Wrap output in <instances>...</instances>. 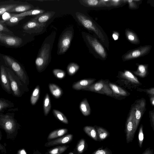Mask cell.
Returning a JSON list of instances; mask_svg holds the SVG:
<instances>
[{"instance_id": "obj_54", "label": "cell", "mask_w": 154, "mask_h": 154, "mask_svg": "<svg viewBox=\"0 0 154 154\" xmlns=\"http://www.w3.org/2000/svg\"><path fill=\"white\" fill-rule=\"evenodd\" d=\"M74 154V153H73L72 152H70L69 154Z\"/></svg>"}, {"instance_id": "obj_13", "label": "cell", "mask_w": 154, "mask_h": 154, "mask_svg": "<svg viewBox=\"0 0 154 154\" xmlns=\"http://www.w3.org/2000/svg\"><path fill=\"white\" fill-rule=\"evenodd\" d=\"M46 23L40 24L30 20L23 26V31L29 34L39 35L45 32L46 28Z\"/></svg>"}, {"instance_id": "obj_28", "label": "cell", "mask_w": 154, "mask_h": 154, "mask_svg": "<svg viewBox=\"0 0 154 154\" xmlns=\"http://www.w3.org/2000/svg\"><path fill=\"white\" fill-rule=\"evenodd\" d=\"M94 126L97 131L99 140H103L109 136V133L105 128L97 125Z\"/></svg>"}, {"instance_id": "obj_15", "label": "cell", "mask_w": 154, "mask_h": 154, "mask_svg": "<svg viewBox=\"0 0 154 154\" xmlns=\"http://www.w3.org/2000/svg\"><path fill=\"white\" fill-rule=\"evenodd\" d=\"M0 84L6 92L9 94H12L5 66L3 64L0 65Z\"/></svg>"}, {"instance_id": "obj_47", "label": "cell", "mask_w": 154, "mask_h": 154, "mask_svg": "<svg viewBox=\"0 0 154 154\" xmlns=\"http://www.w3.org/2000/svg\"><path fill=\"white\" fill-rule=\"evenodd\" d=\"M11 17L12 14H10L8 12L5 13L2 15V19L3 20L1 21L2 22L6 21L8 20Z\"/></svg>"}, {"instance_id": "obj_52", "label": "cell", "mask_w": 154, "mask_h": 154, "mask_svg": "<svg viewBox=\"0 0 154 154\" xmlns=\"http://www.w3.org/2000/svg\"><path fill=\"white\" fill-rule=\"evenodd\" d=\"M33 154H42L38 150H34Z\"/></svg>"}, {"instance_id": "obj_20", "label": "cell", "mask_w": 154, "mask_h": 154, "mask_svg": "<svg viewBox=\"0 0 154 154\" xmlns=\"http://www.w3.org/2000/svg\"><path fill=\"white\" fill-rule=\"evenodd\" d=\"M125 35L127 40L134 44H138L140 41L137 34L132 30L127 29L125 30Z\"/></svg>"}, {"instance_id": "obj_6", "label": "cell", "mask_w": 154, "mask_h": 154, "mask_svg": "<svg viewBox=\"0 0 154 154\" xmlns=\"http://www.w3.org/2000/svg\"><path fill=\"white\" fill-rule=\"evenodd\" d=\"M5 68L9 80L10 87L12 94L17 97H21L25 91V85L9 68L5 66Z\"/></svg>"}, {"instance_id": "obj_29", "label": "cell", "mask_w": 154, "mask_h": 154, "mask_svg": "<svg viewBox=\"0 0 154 154\" xmlns=\"http://www.w3.org/2000/svg\"><path fill=\"white\" fill-rule=\"evenodd\" d=\"M49 88L51 94L55 98H58L62 96L63 91L57 85L50 83L49 85Z\"/></svg>"}, {"instance_id": "obj_18", "label": "cell", "mask_w": 154, "mask_h": 154, "mask_svg": "<svg viewBox=\"0 0 154 154\" xmlns=\"http://www.w3.org/2000/svg\"><path fill=\"white\" fill-rule=\"evenodd\" d=\"M54 11H48L36 15L30 19L40 24L46 23L54 15Z\"/></svg>"}, {"instance_id": "obj_46", "label": "cell", "mask_w": 154, "mask_h": 154, "mask_svg": "<svg viewBox=\"0 0 154 154\" xmlns=\"http://www.w3.org/2000/svg\"><path fill=\"white\" fill-rule=\"evenodd\" d=\"M123 2V0H111L109 2L110 6H117L121 5Z\"/></svg>"}, {"instance_id": "obj_25", "label": "cell", "mask_w": 154, "mask_h": 154, "mask_svg": "<svg viewBox=\"0 0 154 154\" xmlns=\"http://www.w3.org/2000/svg\"><path fill=\"white\" fill-rule=\"evenodd\" d=\"M68 131L66 128H61L53 131L49 134L47 139L49 140L60 137L67 133Z\"/></svg>"}, {"instance_id": "obj_43", "label": "cell", "mask_w": 154, "mask_h": 154, "mask_svg": "<svg viewBox=\"0 0 154 154\" xmlns=\"http://www.w3.org/2000/svg\"><path fill=\"white\" fill-rule=\"evenodd\" d=\"M137 91L140 92H144L146 93L148 95H154V88H151L148 89H142L138 88Z\"/></svg>"}, {"instance_id": "obj_33", "label": "cell", "mask_w": 154, "mask_h": 154, "mask_svg": "<svg viewBox=\"0 0 154 154\" xmlns=\"http://www.w3.org/2000/svg\"><path fill=\"white\" fill-rule=\"evenodd\" d=\"M51 105L50 97L47 93L45 97L43 103V109L44 115L47 116L49 113L51 109Z\"/></svg>"}, {"instance_id": "obj_41", "label": "cell", "mask_w": 154, "mask_h": 154, "mask_svg": "<svg viewBox=\"0 0 154 154\" xmlns=\"http://www.w3.org/2000/svg\"><path fill=\"white\" fill-rule=\"evenodd\" d=\"M143 130V126L142 124H141L139 128L138 135V144L140 148L142 147L143 146V143L144 138Z\"/></svg>"}, {"instance_id": "obj_4", "label": "cell", "mask_w": 154, "mask_h": 154, "mask_svg": "<svg viewBox=\"0 0 154 154\" xmlns=\"http://www.w3.org/2000/svg\"><path fill=\"white\" fill-rule=\"evenodd\" d=\"M116 82L125 88L130 90L135 89L142 83L132 72L128 70L119 72Z\"/></svg>"}, {"instance_id": "obj_10", "label": "cell", "mask_w": 154, "mask_h": 154, "mask_svg": "<svg viewBox=\"0 0 154 154\" xmlns=\"http://www.w3.org/2000/svg\"><path fill=\"white\" fill-rule=\"evenodd\" d=\"M152 46L146 45L129 50L122 56L123 61H126L145 56L149 53Z\"/></svg>"}, {"instance_id": "obj_5", "label": "cell", "mask_w": 154, "mask_h": 154, "mask_svg": "<svg viewBox=\"0 0 154 154\" xmlns=\"http://www.w3.org/2000/svg\"><path fill=\"white\" fill-rule=\"evenodd\" d=\"M6 66L11 69L26 85L29 83V78L23 67L11 57L6 55L2 56Z\"/></svg>"}, {"instance_id": "obj_12", "label": "cell", "mask_w": 154, "mask_h": 154, "mask_svg": "<svg viewBox=\"0 0 154 154\" xmlns=\"http://www.w3.org/2000/svg\"><path fill=\"white\" fill-rule=\"evenodd\" d=\"M133 105L135 110L134 131L136 132L142 116L146 110V100L143 98L137 99Z\"/></svg>"}, {"instance_id": "obj_42", "label": "cell", "mask_w": 154, "mask_h": 154, "mask_svg": "<svg viewBox=\"0 0 154 154\" xmlns=\"http://www.w3.org/2000/svg\"><path fill=\"white\" fill-rule=\"evenodd\" d=\"M53 72L56 77L60 79L64 78L66 75V73L64 71L59 69H54Z\"/></svg>"}, {"instance_id": "obj_2", "label": "cell", "mask_w": 154, "mask_h": 154, "mask_svg": "<svg viewBox=\"0 0 154 154\" xmlns=\"http://www.w3.org/2000/svg\"><path fill=\"white\" fill-rule=\"evenodd\" d=\"M75 16L80 24L85 28L92 32L104 46L108 49V38L101 27L95 21L84 14L77 12L75 13Z\"/></svg>"}, {"instance_id": "obj_40", "label": "cell", "mask_w": 154, "mask_h": 154, "mask_svg": "<svg viewBox=\"0 0 154 154\" xmlns=\"http://www.w3.org/2000/svg\"><path fill=\"white\" fill-rule=\"evenodd\" d=\"M0 33L14 36V33L10 30L4 23L0 20Z\"/></svg>"}, {"instance_id": "obj_50", "label": "cell", "mask_w": 154, "mask_h": 154, "mask_svg": "<svg viewBox=\"0 0 154 154\" xmlns=\"http://www.w3.org/2000/svg\"><path fill=\"white\" fill-rule=\"evenodd\" d=\"M148 95L151 104L153 106H154V95Z\"/></svg>"}, {"instance_id": "obj_37", "label": "cell", "mask_w": 154, "mask_h": 154, "mask_svg": "<svg viewBox=\"0 0 154 154\" xmlns=\"http://www.w3.org/2000/svg\"><path fill=\"white\" fill-rule=\"evenodd\" d=\"M19 4L17 3L6 4L0 5V15L9 11L16 6Z\"/></svg>"}, {"instance_id": "obj_30", "label": "cell", "mask_w": 154, "mask_h": 154, "mask_svg": "<svg viewBox=\"0 0 154 154\" xmlns=\"http://www.w3.org/2000/svg\"><path fill=\"white\" fill-rule=\"evenodd\" d=\"M87 147V145L85 140L83 138L81 139L78 142L74 149L75 154H82Z\"/></svg>"}, {"instance_id": "obj_32", "label": "cell", "mask_w": 154, "mask_h": 154, "mask_svg": "<svg viewBox=\"0 0 154 154\" xmlns=\"http://www.w3.org/2000/svg\"><path fill=\"white\" fill-rule=\"evenodd\" d=\"M14 106V103L4 98H0V112Z\"/></svg>"}, {"instance_id": "obj_34", "label": "cell", "mask_w": 154, "mask_h": 154, "mask_svg": "<svg viewBox=\"0 0 154 154\" xmlns=\"http://www.w3.org/2000/svg\"><path fill=\"white\" fill-rule=\"evenodd\" d=\"M40 89L39 85L37 86L34 90L31 97L30 101L32 105H35L39 98Z\"/></svg>"}, {"instance_id": "obj_36", "label": "cell", "mask_w": 154, "mask_h": 154, "mask_svg": "<svg viewBox=\"0 0 154 154\" xmlns=\"http://www.w3.org/2000/svg\"><path fill=\"white\" fill-rule=\"evenodd\" d=\"M53 112L54 115L58 119L65 124H68V121L66 116L61 112L54 109Z\"/></svg>"}, {"instance_id": "obj_53", "label": "cell", "mask_w": 154, "mask_h": 154, "mask_svg": "<svg viewBox=\"0 0 154 154\" xmlns=\"http://www.w3.org/2000/svg\"><path fill=\"white\" fill-rule=\"evenodd\" d=\"M3 149V146L0 143V150H2Z\"/></svg>"}, {"instance_id": "obj_23", "label": "cell", "mask_w": 154, "mask_h": 154, "mask_svg": "<svg viewBox=\"0 0 154 154\" xmlns=\"http://www.w3.org/2000/svg\"><path fill=\"white\" fill-rule=\"evenodd\" d=\"M34 7L29 4H19L15 7L12 9L8 12H20L22 13L25 11L32 9Z\"/></svg>"}, {"instance_id": "obj_55", "label": "cell", "mask_w": 154, "mask_h": 154, "mask_svg": "<svg viewBox=\"0 0 154 154\" xmlns=\"http://www.w3.org/2000/svg\"><path fill=\"white\" fill-rule=\"evenodd\" d=\"M1 140V137H0V140Z\"/></svg>"}, {"instance_id": "obj_24", "label": "cell", "mask_w": 154, "mask_h": 154, "mask_svg": "<svg viewBox=\"0 0 154 154\" xmlns=\"http://www.w3.org/2000/svg\"><path fill=\"white\" fill-rule=\"evenodd\" d=\"M79 108L82 114L85 116H87L90 115L91 109L86 98H84L81 102Z\"/></svg>"}, {"instance_id": "obj_7", "label": "cell", "mask_w": 154, "mask_h": 154, "mask_svg": "<svg viewBox=\"0 0 154 154\" xmlns=\"http://www.w3.org/2000/svg\"><path fill=\"white\" fill-rule=\"evenodd\" d=\"M73 35L74 29L72 26L68 27L63 31L59 39L57 52L58 55L63 54L68 50Z\"/></svg>"}, {"instance_id": "obj_51", "label": "cell", "mask_w": 154, "mask_h": 154, "mask_svg": "<svg viewBox=\"0 0 154 154\" xmlns=\"http://www.w3.org/2000/svg\"><path fill=\"white\" fill-rule=\"evenodd\" d=\"M17 154H27L24 149H21L19 150Z\"/></svg>"}, {"instance_id": "obj_1", "label": "cell", "mask_w": 154, "mask_h": 154, "mask_svg": "<svg viewBox=\"0 0 154 154\" xmlns=\"http://www.w3.org/2000/svg\"><path fill=\"white\" fill-rule=\"evenodd\" d=\"M56 32L54 31L47 37L39 51L35 60L37 71L41 72L47 67L51 59V51Z\"/></svg>"}, {"instance_id": "obj_31", "label": "cell", "mask_w": 154, "mask_h": 154, "mask_svg": "<svg viewBox=\"0 0 154 154\" xmlns=\"http://www.w3.org/2000/svg\"><path fill=\"white\" fill-rule=\"evenodd\" d=\"M69 146L64 145L54 147L52 149L48 150L45 153V154H61L65 152Z\"/></svg>"}, {"instance_id": "obj_19", "label": "cell", "mask_w": 154, "mask_h": 154, "mask_svg": "<svg viewBox=\"0 0 154 154\" xmlns=\"http://www.w3.org/2000/svg\"><path fill=\"white\" fill-rule=\"evenodd\" d=\"M96 80L95 79L82 80L74 83L72 87L73 89L76 90H82L86 87L93 83Z\"/></svg>"}, {"instance_id": "obj_38", "label": "cell", "mask_w": 154, "mask_h": 154, "mask_svg": "<svg viewBox=\"0 0 154 154\" xmlns=\"http://www.w3.org/2000/svg\"><path fill=\"white\" fill-rule=\"evenodd\" d=\"M24 18V17H12L8 20L2 23H5L8 25L13 26L17 24L20 20Z\"/></svg>"}, {"instance_id": "obj_27", "label": "cell", "mask_w": 154, "mask_h": 154, "mask_svg": "<svg viewBox=\"0 0 154 154\" xmlns=\"http://www.w3.org/2000/svg\"><path fill=\"white\" fill-rule=\"evenodd\" d=\"M79 1L81 5L87 7H102L100 0H80Z\"/></svg>"}, {"instance_id": "obj_16", "label": "cell", "mask_w": 154, "mask_h": 154, "mask_svg": "<svg viewBox=\"0 0 154 154\" xmlns=\"http://www.w3.org/2000/svg\"><path fill=\"white\" fill-rule=\"evenodd\" d=\"M109 85L112 91V97L116 99H123L130 94L127 91L113 83L109 82Z\"/></svg>"}, {"instance_id": "obj_9", "label": "cell", "mask_w": 154, "mask_h": 154, "mask_svg": "<svg viewBox=\"0 0 154 154\" xmlns=\"http://www.w3.org/2000/svg\"><path fill=\"white\" fill-rule=\"evenodd\" d=\"M135 110L133 104L131 105L126 121L125 132L127 143L132 141L135 132Z\"/></svg>"}, {"instance_id": "obj_35", "label": "cell", "mask_w": 154, "mask_h": 154, "mask_svg": "<svg viewBox=\"0 0 154 154\" xmlns=\"http://www.w3.org/2000/svg\"><path fill=\"white\" fill-rule=\"evenodd\" d=\"M79 68V66L75 63H71L67 66V72L70 75L72 76L75 74Z\"/></svg>"}, {"instance_id": "obj_21", "label": "cell", "mask_w": 154, "mask_h": 154, "mask_svg": "<svg viewBox=\"0 0 154 154\" xmlns=\"http://www.w3.org/2000/svg\"><path fill=\"white\" fill-rule=\"evenodd\" d=\"M148 65L138 64L137 70L133 71V74L141 78L146 77L148 74Z\"/></svg>"}, {"instance_id": "obj_26", "label": "cell", "mask_w": 154, "mask_h": 154, "mask_svg": "<svg viewBox=\"0 0 154 154\" xmlns=\"http://www.w3.org/2000/svg\"><path fill=\"white\" fill-rule=\"evenodd\" d=\"M84 132L94 140L99 141L97 131L94 126H87L83 128Z\"/></svg>"}, {"instance_id": "obj_3", "label": "cell", "mask_w": 154, "mask_h": 154, "mask_svg": "<svg viewBox=\"0 0 154 154\" xmlns=\"http://www.w3.org/2000/svg\"><path fill=\"white\" fill-rule=\"evenodd\" d=\"M84 40L92 53L96 57L105 60L107 57L106 51L102 44L95 37L85 32H82Z\"/></svg>"}, {"instance_id": "obj_49", "label": "cell", "mask_w": 154, "mask_h": 154, "mask_svg": "<svg viewBox=\"0 0 154 154\" xmlns=\"http://www.w3.org/2000/svg\"><path fill=\"white\" fill-rule=\"evenodd\" d=\"M112 37L113 39L115 40H117L119 37V34L116 31H114L113 32L112 34Z\"/></svg>"}, {"instance_id": "obj_14", "label": "cell", "mask_w": 154, "mask_h": 154, "mask_svg": "<svg viewBox=\"0 0 154 154\" xmlns=\"http://www.w3.org/2000/svg\"><path fill=\"white\" fill-rule=\"evenodd\" d=\"M0 42L5 45L12 47H17L23 43L21 38L0 33Z\"/></svg>"}, {"instance_id": "obj_22", "label": "cell", "mask_w": 154, "mask_h": 154, "mask_svg": "<svg viewBox=\"0 0 154 154\" xmlns=\"http://www.w3.org/2000/svg\"><path fill=\"white\" fill-rule=\"evenodd\" d=\"M43 9H34L19 14H12V17H25L28 16L37 15L45 12Z\"/></svg>"}, {"instance_id": "obj_45", "label": "cell", "mask_w": 154, "mask_h": 154, "mask_svg": "<svg viewBox=\"0 0 154 154\" xmlns=\"http://www.w3.org/2000/svg\"><path fill=\"white\" fill-rule=\"evenodd\" d=\"M149 117L151 127L153 130L154 131V109L152 110L149 112Z\"/></svg>"}, {"instance_id": "obj_44", "label": "cell", "mask_w": 154, "mask_h": 154, "mask_svg": "<svg viewBox=\"0 0 154 154\" xmlns=\"http://www.w3.org/2000/svg\"><path fill=\"white\" fill-rule=\"evenodd\" d=\"M124 2H128L129 8L131 9H135L137 8V5L135 0H123Z\"/></svg>"}, {"instance_id": "obj_17", "label": "cell", "mask_w": 154, "mask_h": 154, "mask_svg": "<svg viewBox=\"0 0 154 154\" xmlns=\"http://www.w3.org/2000/svg\"><path fill=\"white\" fill-rule=\"evenodd\" d=\"M73 138L72 134H69L58 138L55 140L46 143L45 147H50L68 143L72 141Z\"/></svg>"}, {"instance_id": "obj_8", "label": "cell", "mask_w": 154, "mask_h": 154, "mask_svg": "<svg viewBox=\"0 0 154 154\" xmlns=\"http://www.w3.org/2000/svg\"><path fill=\"white\" fill-rule=\"evenodd\" d=\"M108 80L100 79L86 87L82 90L94 92L112 97V91L109 85Z\"/></svg>"}, {"instance_id": "obj_39", "label": "cell", "mask_w": 154, "mask_h": 154, "mask_svg": "<svg viewBox=\"0 0 154 154\" xmlns=\"http://www.w3.org/2000/svg\"><path fill=\"white\" fill-rule=\"evenodd\" d=\"M92 154H112V151L107 147H100L94 152Z\"/></svg>"}, {"instance_id": "obj_48", "label": "cell", "mask_w": 154, "mask_h": 154, "mask_svg": "<svg viewBox=\"0 0 154 154\" xmlns=\"http://www.w3.org/2000/svg\"><path fill=\"white\" fill-rule=\"evenodd\" d=\"M141 154H154V151L150 147L146 148Z\"/></svg>"}, {"instance_id": "obj_11", "label": "cell", "mask_w": 154, "mask_h": 154, "mask_svg": "<svg viewBox=\"0 0 154 154\" xmlns=\"http://www.w3.org/2000/svg\"><path fill=\"white\" fill-rule=\"evenodd\" d=\"M13 113L0 112V126L8 132H13L16 127V122Z\"/></svg>"}]
</instances>
